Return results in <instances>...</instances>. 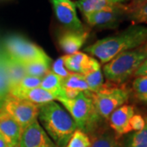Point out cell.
Masks as SVG:
<instances>
[{
    "instance_id": "e0dca14e",
    "label": "cell",
    "mask_w": 147,
    "mask_h": 147,
    "mask_svg": "<svg viewBox=\"0 0 147 147\" xmlns=\"http://www.w3.org/2000/svg\"><path fill=\"white\" fill-rule=\"evenodd\" d=\"M125 18L131 25L147 24V0H131L127 3Z\"/></svg>"
},
{
    "instance_id": "1f68e13d",
    "label": "cell",
    "mask_w": 147,
    "mask_h": 147,
    "mask_svg": "<svg viewBox=\"0 0 147 147\" xmlns=\"http://www.w3.org/2000/svg\"><path fill=\"white\" fill-rule=\"evenodd\" d=\"M137 97L138 100H140L141 101H143V102L147 103V94L143 95V96H137Z\"/></svg>"
},
{
    "instance_id": "4316f807",
    "label": "cell",
    "mask_w": 147,
    "mask_h": 147,
    "mask_svg": "<svg viewBox=\"0 0 147 147\" xmlns=\"http://www.w3.org/2000/svg\"><path fill=\"white\" fill-rule=\"evenodd\" d=\"M41 81H42V79H40V78L26 75L14 89L11 90L9 92V94L14 92H16V91H25V90H30L38 88V87H40Z\"/></svg>"
},
{
    "instance_id": "30bf717a",
    "label": "cell",
    "mask_w": 147,
    "mask_h": 147,
    "mask_svg": "<svg viewBox=\"0 0 147 147\" xmlns=\"http://www.w3.org/2000/svg\"><path fill=\"white\" fill-rule=\"evenodd\" d=\"M17 147H57L40 125L38 120L22 129Z\"/></svg>"
},
{
    "instance_id": "d6986e66",
    "label": "cell",
    "mask_w": 147,
    "mask_h": 147,
    "mask_svg": "<svg viewBox=\"0 0 147 147\" xmlns=\"http://www.w3.org/2000/svg\"><path fill=\"white\" fill-rule=\"evenodd\" d=\"M91 147H123L115 134L100 127L89 134Z\"/></svg>"
},
{
    "instance_id": "ba28073f",
    "label": "cell",
    "mask_w": 147,
    "mask_h": 147,
    "mask_svg": "<svg viewBox=\"0 0 147 147\" xmlns=\"http://www.w3.org/2000/svg\"><path fill=\"white\" fill-rule=\"evenodd\" d=\"M57 20L70 31L83 32L86 30L76 11V5L71 0H50Z\"/></svg>"
},
{
    "instance_id": "ffe728a7",
    "label": "cell",
    "mask_w": 147,
    "mask_h": 147,
    "mask_svg": "<svg viewBox=\"0 0 147 147\" xmlns=\"http://www.w3.org/2000/svg\"><path fill=\"white\" fill-rule=\"evenodd\" d=\"M40 88L53 95L56 100L58 98H65L62 79L55 73H53L52 70H50L42 78Z\"/></svg>"
},
{
    "instance_id": "484cf974",
    "label": "cell",
    "mask_w": 147,
    "mask_h": 147,
    "mask_svg": "<svg viewBox=\"0 0 147 147\" xmlns=\"http://www.w3.org/2000/svg\"><path fill=\"white\" fill-rule=\"evenodd\" d=\"M66 147H91L89 137L84 131L76 130Z\"/></svg>"
},
{
    "instance_id": "5bb4252c",
    "label": "cell",
    "mask_w": 147,
    "mask_h": 147,
    "mask_svg": "<svg viewBox=\"0 0 147 147\" xmlns=\"http://www.w3.org/2000/svg\"><path fill=\"white\" fill-rule=\"evenodd\" d=\"M129 1L131 0H78L75 5L84 16L96 11L121 8Z\"/></svg>"
},
{
    "instance_id": "d6a6232c",
    "label": "cell",
    "mask_w": 147,
    "mask_h": 147,
    "mask_svg": "<svg viewBox=\"0 0 147 147\" xmlns=\"http://www.w3.org/2000/svg\"><path fill=\"white\" fill-rule=\"evenodd\" d=\"M145 46H146V51H147V42L145 44Z\"/></svg>"
},
{
    "instance_id": "44dd1931",
    "label": "cell",
    "mask_w": 147,
    "mask_h": 147,
    "mask_svg": "<svg viewBox=\"0 0 147 147\" xmlns=\"http://www.w3.org/2000/svg\"><path fill=\"white\" fill-rule=\"evenodd\" d=\"M62 86L64 91H71L76 92L89 91L84 75L81 74L70 72L66 78L62 79Z\"/></svg>"
},
{
    "instance_id": "277c9868",
    "label": "cell",
    "mask_w": 147,
    "mask_h": 147,
    "mask_svg": "<svg viewBox=\"0 0 147 147\" xmlns=\"http://www.w3.org/2000/svg\"><path fill=\"white\" fill-rule=\"evenodd\" d=\"M147 58L146 46L135 48L117 55L103 67V74L110 82L121 84L125 83L136 73Z\"/></svg>"
},
{
    "instance_id": "8992f818",
    "label": "cell",
    "mask_w": 147,
    "mask_h": 147,
    "mask_svg": "<svg viewBox=\"0 0 147 147\" xmlns=\"http://www.w3.org/2000/svg\"><path fill=\"white\" fill-rule=\"evenodd\" d=\"M90 95L98 115L105 120L109 119L115 110L125 105L129 98V92L126 89L105 84L97 92H90Z\"/></svg>"
},
{
    "instance_id": "4dcf8cb0",
    "label": "cell",
    "mask_w": 147,
    "mask_h": 147,
    "mask_svg": "<svg viewBox=\"0 0 147 147\" xmlns=\"http://www.w3.org/2000/svg\"><path fill=\"white\" fill-rule=\"evenodd\" d=\"M0 147H9L7 142H6V140L2 135H0Z\"/></svg>"
},
{
    "instance_id": "cb8c5ba5",
    "label": "cell",
    "mask_w": 147,
    "mask_h": 147,
    "mask_svg": "<svg viewBox=\"0 0 147 147\" xmlns=\"http://www.w3.org/2000/svg\"><path fill=\"white\" fill-rule=\"evenodd\" d=\"M50 64L48 61H37L24 64V65L27 75L42 79L50 71Z\"/></svg>"
},
{
    "instance_id": "9c48e42d",
    "label": "cell",
    "mask_w": 147,
    "mask_h": 147,
    "mask_svg": "<svg viewBox=\"0 0 147 147\" xmlns=\"http://www.w3.org/2000/svg\"><path fill=\"white\" fill-rule=\"evenodd\" d=\"M126 5L115 10L100 11L89 13L84 15V19L90 26L107 30L115 29L123 19H126Z\"/></svg>"
},
{
    "instance_id": "83f0119b",
    "label": "cell",
    "mask_w": 147,
    "mask_h": 147,
    "mask_svg": "<svg viewBox=\"0 0 147 147\" xmlns=\"http://www.w3.org/2000/svg\"><path fill=\"white\" fill-rule=\"evenodd\" d=\"M132 88L137 96L147 94V76L136 77L132 83Z\"/></svg>"
},
{
    "instance_id": "603a6c76",
    "label": "cell",
    "mask_w": 147,
    "mask_h": 147,
    "mask_svg": "<svg viewBox=\"0 0 147 147\" xmlns=\"http://www.w3.org/2000/svg\"><path fill=\"white\" fill-rule=\"evenodd\" d=\"M123 147H147V123L142 131L127 134Z\"/></svg>"
},
{
    "instance_id": "6da1fadb",
    "label": "cell",
    "mask_w": 147,
    "mask_h": 147,
    "mask_svg": "<svg viewBox=\"0 0 147 147\" xmlns=\"http://www.w3.org/2000/svg\"><path fill=\"white\" fill-rule=\"evenodd\" d=\"M147 42V26L131 25L119 33L105 37L84 48L100 61L106 64L117 55L142 47Z\"/></svg>"
},
{
    "instance_id": "7402d4cb",
    "label": "cell",
    "mask_w": 147,
    "mask_h": 147,
    "mask_svg": "<svg viewBox=\"0 0 147 147\" xmlns=\"http://www.w3.org/2000/svg\"><path fill=\"white\" fill-rule=\"evenodd\" d=\"M8 94V79L4 64V50L2 45V47H0V110Z\"/></svg>"
},
{
    "instance_id": "d4e9b609",
    "label": "cell",
    "mask_w": 147,
    "mask_h": 147,
    "mask_svg": "<svg viewBox=\"0 0 147 147\" xmlns=\"http://www.w3.org/2000/svg\"><path fill=\"white\" fill-rule=\"evenodd\" d=\"M90 92H96L100 90L104 85V74L101 69L92 70L83 74Z\"/></svg>"
},
{
    "instance_id": "4fadbf2b",
    "label": "cell",
    "mask_w": 147,
    "mask_h": 147,
    "mask_svg": "<svg viewBox=\"0 0 147 147\" xmlns=\"http://www.w3.org/2000/svg\"><path fill=\"white\" fill-rule=\"evenodd\" d=\"M89 32L84 30L83 32H74L65 30L61 34L58 38L60 47L65 55H70L79 52L81 47L84 45Z\"/></svg>"
},
{
    "instance_id": "3957f363",
    "label": "cell",
    "mask_w": 147,
    "mask_h": 147,
    "mask_svg": "<svg viewBox=\"0 0 147 147\" xmlns=\"http://www.w3.org/2000/svg\"><path fill=\"white\" fill-rule=\"evenodd\" d=\"M75 122L78 129L90 134L99 127L101 118L95 108L90 91L81 92L73 99L58 98Z\"/></svg>"
},
{
    "instance_id": "8fae6325",
    "label": "cell",
    "mask_w": 147,
    "mask_h": 147,
    "mask_svg": "<svg viewBox=\"0 0 147 147\" xmlns=\"http://www.w3.org/2000/svg\"><path fill=\"white\" fill-rule=\"evenodd\" d=\"M65 67L69 72L84 74L100 69V62L95 58L82 52L62 56Z\"/></svg>"
},
{
    "instance_id": "5b68a950",
    "label": "cell",
    "mask_w": 147,
    "mask_h": 147,
    "mask_svg": "<svg viewBox=\"0 0 147 147\" xmlns=\"http://www.w3.org/2000/svg\"><path fill=\"white\" fill-rule=\"evenodd\" d=\"M3 47L8 56L22 64L37 61H52L41 47L21 35L7 37L3 42Z\"/></svg>"
},
{
    "instance_id": "7c38bea8",
    "label": "cell",
    "mask_w": 147,
    "mask_h": 147,
    "mask_svg": "<svg viewBox=\"0 0 147 147\" xmlns=\"http://www.w3.org/2000/svg\"><path fill=\"white\" fill-rule=\"evenodd\" d=\"M134 114L135 110L133 106L123 105L110 115L108 119L110 126L118 138L131 132L129 121Z\"/></svg>"
},
{
    "instance_id": "2e32d148",
    "label": "cell",
    "mask_w": 147,
    "mask_h": 147,
    "mask_svg": "<svg viewBox=\"0 0 147 147\" xmlns=\"http://www.w3.org/2000/svg\"><path fill=\"white\" fill-rule=\"evenodd\" d=\"M4 50V49H3ZM4 64L8 79L9 92L14 89L22 79L26 76L24 64L8 56L4 51Z\"/></svg>"
},
{
    "instance_id": "f546056e",
    "label": "cell",
    "mask_w": 147,
    "mask_h": 147,
    "mask_svg": "<svg viewBox=\"0 0 147 147\" xmlns=\"http://www.w3.org/2000/svg\"><path fill=\"white\" fill-rule=\"evenodd\" d=\"M52 71H53V73L56 74L57 75H58L59 77H61L62 79L66 78L69 74H70V72L69 71L68 69L65 67L63 63V60H62L61 57L57 59L55 61V62L53 64Z\"/></svg>"
},
{
    "instance_id": "ac0fdd59",
    "label": "cell",
    "mask_w": 147,
    "mask_h": 147,
    "mask_svg": "<svg viewBox=\"0 0 147 147\" xmlns=\"http://www.w3.org/2000/svg\"><path fill=\"white\" fill-rule=\"evenodd\" d=\"M9 95L23 100H28L38 105H43L45 103L56 100L53 95L42 89L40 87L33 89L25 90V91H16L12 93H10Z\"/></svg>"
},
{
    "instance_id": "836d02e7",
    "label": "cell",
    "mask_w": 147,
    "mask_h": 147,
    "mask_svg": "<svg viewBox=\"0 0 147 147\" xmlns=\"http://www.w3.org/2000/svg\"><path fill=\"white\" fill-rule=\"evenodd\" d=\"M145 119H146V123H147V116H146V117H145Z\"/></svg>"
},
{
    "instance_id": "f1b7e54d",
    "label": "cell",
    "mask_w": 147,
    "mask_h": 147,
    "mask_svg": "<svg viewBox=\"0 0 147 147\" xmlns=\"http://www.w3.org/2000/svg\"><path fill=\"white\" fill-rule=\"evenodd\" d=\"M146 124L145 118L139 114H134L129 121L131 131H142Z\"/></svg>"
},
{
    "instance_id": "7a4b0ae2",
    "label": "cell",
    "mask_w": 147,
    "mask_h": 147,
    "mask_svg": "<svg viewBox=\"0 0 147 147\" xmlns=\"http://www.w3.org/2000/svg\"><path fill=\"white\" fill-rule=\"evenodd\" d=\"M38 119L57 147H66L74 131L78 130L67 110L55 100L39 105Z\"/></svg>"
},
{
    "instance_id": "52a82bcc",
    "label": "cell",
    "mask_w": 147,
    "mask_h": 147,
    "mask_svg": "<svg viewBox=\"0 0 147 147\" xmlns=\"http://www.w3.org/2000/svg\"><path fill=\"white\" fill-rule=\"evenodd\" d=\"M0 111L11 117L24 129L38 119L39 105L8 94Z\"/></svg>"
},
{
    "instance_id": "9a60e30c",
    "label": "cell",
    "mask_w": 147,
    "mask_h": 147,
    "mask_svg": "<svg viewBox=\"0 0 147 147\" xmlns=\"http://www.w3.org/2000/svg\"><path fill=\"white\" fill-rule=\"evenodd\" d=\"M22 128L11 117L0 111V135L7 142L9 147H17Z\"/></svg>"
}]
</instances>
